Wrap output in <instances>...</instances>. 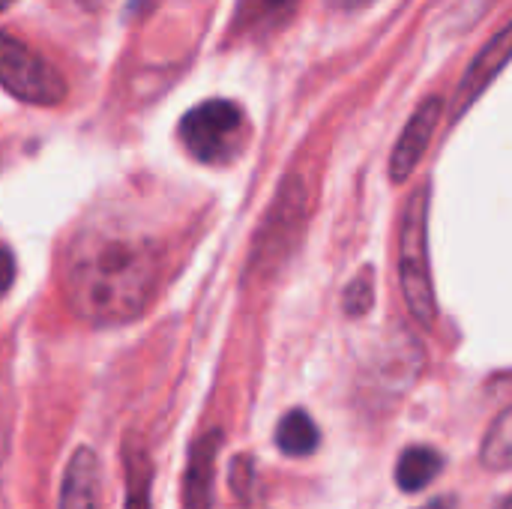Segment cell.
Returning a JSON list of instances; mask_svg holds the SVG:
<instances>
[{
  "label": "cell",
  "instance_id": "cell-1",
  "mask_svg": "<svg viewBox=\"0 0 512 509\" xmlns=\"http://www.w3.org/2000/svg\"><path fill=\"white\" fill-rule=\"evenodd\" d=\"M159 252L126 234H87L66 258V303L96 327L138 318L159 282Z\"/></svg>",
  "mask_w": 512,
  "mask_h": 509
},
{
  "label": "cell",
  "instance_id": "cell-2",
  "mask_svg": "<svg viewBox=\"0 0 512 509\" xmlns=\"http://www.w3.org/2000/svg\"><path fill=\"white\" fill-rule=\"evenodd\" d=\"M399 282L411 318L432 330L438 318L435 285L429 270V189H417L402 213L399 225Z\"/></svg>",
  "mask_w": 512,
  "mask_h": 509
},
{
  "label": "cell",
  "instance_id": "cell-3",
  "mask_svg": "<svg viewBox=\"0 0 512 509\" xmlns=\"http://www.w3.org/2000/svg\"><path fill=\"white\" fill-rule=\"evenodd\" d=\"M243 129V108L228 99H207L180 120V138L186 150L207 165L231 162L240 150Z\"/></svg>",
  "mask_w": 512,
  "mask_h": 509
},
{
  "label": "cell",
  "instance_id": "cell-4",
  "mask_svg": "<svg viewBox=\"0 0 512 509\" xmlns=\"http://www.w3.org/2000/svg\"><path fill=\"white\" fill-rule=\"evenodd\" d=\"M0 87L30 105H57L66 96L63 75L9 33H0Z\"/></svg>",
  "mask_w": 512,
  "mask_h": 509
},
{
  "label": "cell",
  "instance_id": "cell-5",
  "mask_svg": "<svg viewBox=\"0 0 512 509\" xmlns=\"http://www.w3.org/2000/svg\"><path fill=\"white\" fill-rule=\"evenodd\" d=\"M306 201H309V195H306V186H303L300 177H291L279 189V195H276V201H273V207H270V213H267V219H264V225L258 231V237H255V249H252V258H249V267L255 273L276 270L282 264V258L294 249V243L300 237V228L306 222Z\"/></svg>",
  "mask_w": 512,
  "mask_h": 509
},
{
  "label": "cell",
  "instance_id": "cell-6",
  "mask_svg": "<svg viewBox=\"0 0 512 509\" xmlns=\"http://www.w3.org/2000/svg\"><path fill=\"white\" fill-rule=\"evenodd\" d=\"M512 60V21L507 27H501L486 45L483 51L471 60V66L465 69L459 90L453 96V117H462L477 99L480 93L504 72V66Z\"/></svg>",
  "mask_w": 512,
  "mask_h": 509
},
{
  "label": "cell",
  "instance_id": "cell-7",
  "mask_svg": "<svg viewBox=\"0 0 512 509\" xmlns=\"http://www.w3.org/2000/svg\"><path fill=\"white\" fill-rule=\"evenodd\" d=\"M441 111H444L441 96H429L405 123V129L393 147V156H390V177L396 183H405L414 174V168L420 165V159L426 156V147L432 144V135L441 123Z\"/></svg>",
  "mask_w": 512,
  "mask_h": 509
},
{
  "label": "cell",
  "instance_id": "cell-8",
  "mask_svg": "<svg viewBox=\"0 0 512 509\" xmlns=\"http://www.w3.org/2000/svg\"><path fill=\"white\" fill-rule=\"evenodd\" d=\"M102 504V471L99 459L90 447L72 453L63 486H60V509H99Z\"/></svg>",
  "mask_w": 512,
  "mask_h": 509
},
{
  "label": "cell",
  "instance_id": "cell-9",
  "mask_svg": "<svg viewBox=\"0 0 512 509\" xmlns=\"http://www.w3.org/2000/svg\"><path fill=\"white\" fill-rule=\"evenodd\" d=\"M216 450H219V432L204 435L192 447L189 468H186V509H210Z\"/></svg>",
  "mask_w": 512,
  "mask_h": 509
},
{
  "label": "cell",
  "instance_id": "cell-10",
  "mask_svg": "<svg viewBox=\"0 0 512 509\" xmlns=\"http://www.w3.org/2000/svg\"><path fill=\"white\" fill-rule=\"evenodd\" d=\"M444 468V459L432 447H408L396 465V483L402 492H423Z\"/></svg>",
  "mask_w": 512,
  "mask_h": 509
},
{
  "label": "cell",
  "instance_id": "cell-11",
  "mask_svg": "<svg viewBox=\"0 0 512 509\" xmlns=\"http://www.w3.org/2000/svg\"><path fill=\"white\" fill-rule=\"evenodd\" d=\"M276 444L285 456H312L321 444V432L315 426V420L306 414V411H288L282 420H279V429H276Z\"/></svg>",
  "mask_w": 512,
  "mask_h": 509
},
{
  "label": "cell",
  "instance_id": "cell-12",
  "mask_svg": "<svg viewBox=\"0 0 512 509\" xmlns=\"http://www.w3.org/2000/svg\"><path fill=\"white\" fill-rule=\"evenodd\" d=\"M123 468H126V509H150V483L153 465L141 444L126 441L123 447Z\"/></svg>",
  "mask_w": 512,
  "mask_h": 509
},
{
  "label": "cell",
  "instance_id": "cell-13",
  "mask_svg": "<svg viewBox=\"0 0 512 509\" xmlns=\"http://www.w3.org/2000/svg\"><path fill=\"white\" fill-rule=\"evenodd\" d=\"M300 0H237V30L261 33L270 27H279Z\"/></svg>",
  "mask_w": 512,
  "mask_h": 509
},
{
  "label": "cell",
  "instance_id": "cell-14",
  "mask_svg": "<svg viewBox=\"0 0 512 509\" xmlns=\"http://www.w3.org/2000/svg\"><path fill=\"white\" fill-rule=\"evenodd\" d=\"M480 462L489 471H510L512 468V405L492 423L483 450H480Z\"/></svg>",
  "mask_w": 512,
  "mask_h": 509
},
{
  "label": "cell",
  "instance_id": "cell-15",
  "mask_svg": "<svg viewBox=\"0 0 512 509\" xmlns=\"http://www.w3.org/2000/svg\"><path fill=\"white\" fill-rule=\"evenodd\" d=\"M375 291H372V270H363L348 288H345V312L351 318H360L372 309Z\"/></svg>",
  "mask_w": 512,
  "mask_h": 509
},
{
  "label": "cell",
  "instance_id": "cell-16",
  "mask_svg": "<svg viewBox=\"0 0 512 509\" xmlns=\"http://www.w3.org/2000/svg\"><path fill=\"white\" fill-rule=\"evenodd\" d=\"M15 282V258L6 246H0V294H6Z\"/></svg>",
  "mask_w": 512,
  "mask_h": 509
},
{
  "label": "cell",
  "instance_id": "cell-17",
  "mask_svg": "<svg viewBox=\"0 0 512 509\" xmlns=\"http://www.w3.org/2000/svg\"><path fill=\"white\" fill-rule=\"evenodd\" d=\"M453 504H456L453 498H447V501H441V498H438V501H432L426 509H453Z\"/></svg>",
  "mask_w": 512,
  "mask_h": 509
},
{
  "label": "cell",
  "instance_id": "cell-18",
  "mask_svg": "<svg viewBox=\"0 0 512 509\" xmlns=\"http://www.w3.org/2000/svg\"><path fill=\"white\" fill-rule=\"evenodd\" d=\"M495 509H512V495H507V498H504V501H501Z\"/></svg>",
  "mask_w": 512,
  "mask_h": 509
},
{
  "label": "cell",
  "instance_id": "cell-19",
  "mask_svg": "<svg viewBox=\"0 0 512 509\" xmlns=\"http://www.w3.org/2000/svg\"><path fill=\"white\" fill-rule=\"evenodd\" d=\"M9 6H12V0H0V12H3V9H9Z\"/></svg>",
  "mask_w": 512,
  "mask_h": 509
}]
</instances>
